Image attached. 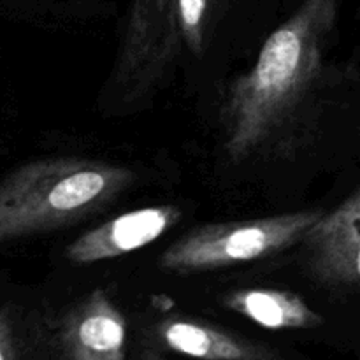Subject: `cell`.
<instances>
[{
	"label": "cell",
	"mask_w": 360,
	"mask_h": 360,
	"mask_svg": "<svg viewBox=\"0 0 360 360\" xmlns=\"http://www.w3.org/2000/svg\"><path fill=\"white\" fill-rule=\"evenodd\" d=\"M155 336L169 350L199 360H283L267 345L199 320L171 316L155 327Z\"/></svg>",
	"instance_id": "8"
},
{
	"label": "cell",
	"mask_w": 360,
	"mask_h": 360,
	"mask_svg": "<svg viewBox=\"0 0 360 360\" xmlns=\"http://www.w3.org/2000/svg\"><path fill=\"white\" fill-rule=\"evenodd\" d=\"M130 169L91 158H46L0 183V243L76 225L134 183Z\"/></svg>",
	"instance_id": "2"
},
{
	"label": "cell",
	"mask_w": 360,
	"mask_h": 360,
	"mask_svg": "<svg viewBox=\"0 0 360 360\" xmlns=\"http://www.w3.org/2000/svg\"><path fill=\"white\" fill-rule=\"evenodd\" d=\"M146 360H158L157 357H155V355H150V357H148Z\"/></svg>",
	"instance_id": "12"
},
{
	"label": "cell",
	"mask_w": 360,
	"mask_h": 360,
	"mask_svg": "<svg viewBox=\"0 0 360 360\" xmlns=\"http://www.w3.org/2000/svg\"><path fill=\"white\" fill-rule=\"evenodd\" d=\"M340 0H302L260 48L248 72L231 84L224 105V150L252 157L297 108L322 69Z\"/></svg>",
	"instance_id": "1"
},
{
	"label": "cell",
	"mask_w": 360,
	"mask_h": 360,
	"mask_svg": "<svg viewBox=\"0 0 360 360\" xmlns=\"http://www.w3.org/2000/svg\"><path fill=\"white\" fill-rule=\"evenodd\" d=\"M183 211L172 204L146 206L111 218L67 246V259L76 266H91L132 253L160 239L181 220Z\"/></svg>",
	"instance_id": "6"
},
{
	"label": "cell",
	"mask_w": 360,
	"mask_h": 360,
	"mask_svg": "<svg viewBox=\"0 0 360 360\" xmlns=\"http://www.w3.org/2000/svg\"><path fill=\"white\" fill-rule=\"evenodd\" d=\"M309 273L326 287L360 285V186L330 213H323L306 239Z\"/></svg>",
	"instance_id": "4"
},
{
	"label": "cell",
	"mask_w": 360,
	"mask_h": 360,
	"mask_svg": "<svg viewBox=\"0 0 360 360\" xmlns=\"http://www.w3.org/2000/svg\"><path fill=\"white\" fill-rule=\"evenodd\" d=\"M322 214L320 210H304L202 225L176 239L158 264L169 273L192 274L267 259L304 241Z\"/></svg>",
	"instance_id": "3"
},
{
	"label": "cell",
	"mask_w": 360,
	"mask_h": 360,
	"mask_svg": "<svg viewBox=\"0 0 360 360\" xmlns=\"http://www.w3.org/2000/svg\"><path fill=\"white\" fill-rule=\"evenodd\" d=\"M169 0H132L116 63V83L125 97H141L165 77L162 62Z\"/></svg>",
	"instance_id": "5"
},
{
	"label": "cell",
	"mask_w": 360,
	"mask_h": 360,
	"mask_svg": "<svg viewBox=\"0 0 360 360\" xmlns=\"http://www.w3.org/2000/svg\"><path fill=\"white\" fill-rule=\"evenodd\" d=\"M224 308L266 329H315L323 319L302 301L301 295L278 288H241L229 292Z\"/></svg>",
	"instance_id": "9"
},
{
	"label": "cell",
	"mask_w": 360,
	"mask_h": 360,
	"mask_svg": "<svg viewBox=\"0 0 360 360\" xmlns=\"http://www.w3.org/2000/svg\"><path fill=\"white\" fill-rule=\"evenodd\" d=\"M0 360H18L13 330H11V323L4 313H0Z\"/></svg>",
	"instance_id": "11"
},
{
	"label": "cell",
	"mask_w": 360,
	"mask_h": 360,
	"mask_svg": "<svg viewBox=\"0 0 360 360\" xmlns=\"http://www.w3.org/2000/svg\"><path fill=\"white\" fill-rule=\"evenodd\" d=\"M58 348L63 360L127 359V320L108 292H90L63 316Z\"/></svg>",
	"instance_id": "7"
},
{
	"label": "cell",
	"mask_w": 360,
	"mask_h": 360,
	"mask_svg": "<svg viewBox=\"0 0 360 360\" xmlns=\"http://www.w3.org/2000/svg\"><path fill=\"white\" fill-rule=\"evenodd\" d=\"M218 4L220 0H169L162 46L165 74L178 62L181 53L193 56L202 53Z\"/></svg>",
	"instance_id": "10"
}]
</instances>
